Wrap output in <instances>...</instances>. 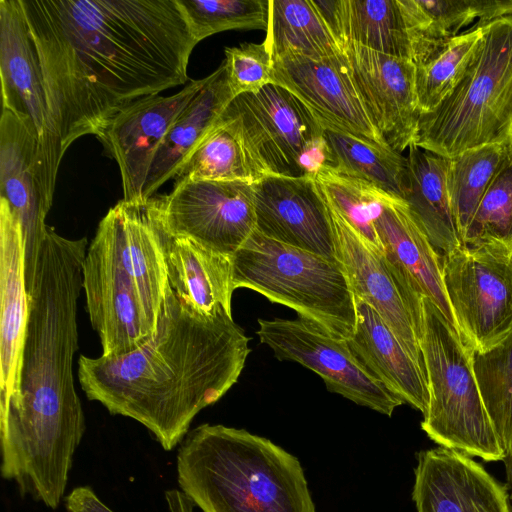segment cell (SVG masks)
Returning <instances> with one entry per match:
<instances>
[{"mask_svg": "<svg viewBox=\"0 0 512 512\" xmlns=\"http://www.w3.org/2000/svg\"><path fill=\"white\" fill-rule=\"evenodd\" d=\"M253 189L259 233L338 260L329 208L314 178L267 175Z\"/></svg>", "mask_w": 512, "mask_h": 512, "instance_id": "cell-18", "label": "cell"}, {"mask_svg": "<svg viewBox=\"0 0 512 512\" xmlns=\"http://www.w3.org/2000/svg\"><path fill=\"white\" fill-rule=\"evenodd\" d=\"M269 0H177L197 43L232 29H267Z\"/></svg>", "mask_w": 512, "mask_h": 512, "instance_id": "cell-36", "label": "cell"}, {"mask_svg": "<svg viewBox=\"0 0 512 512\" xmlns=\"http://www.w3.org/2000/svg\"><path fill=\"white\" fill-rule=\"evenodd\" d=\"M88 246L86 237L69 239L48 226L28 289L20 394L0 408L2 477L52 509L64 496L85 431L73 359Z\"/></svg>", "mask_w": 512, "mask_h": 512, "instance_id": "cell-2", "label": "cell"}, {"mask_svg": "<svg viewBox=\"0 0 512 512\" xmlns=\"http://www.w3.org/2000/svg\"><path fill=\"white\" fill-rule=\"evenodd\" d=\"M165 498L170 512H193L194 504L181 490H169ZM68 512H114L89 487H77L66 498Z\"/></svg>", "mask_w": 512, "mask_h": 512, "instance_id": "cell-40", "label": "cell"}, {"mask_svg": "<svg viewBox=\"0 0 512 512\" xmlns=\"http://www.w3.org/2000/svg\"><path fill=\"white\" fill-rule=\"evenodd\" d=\"M64 156L132 102L188 80L197 42L177 0H20Z\"/></svg>", "mask_w": 512, "mask_h": 512, "instance_id": "cell-1", "label": "cell"}, {"mask_svg": "<svg viewBox=\"0 0 512 512\" xmlns=\"http://www.w3.org/2000/svg\"><path fill=\"white\" fill-rule=\"evenodd\" d=\"M508 143L512 145V132H511L510 139H509Z\"/></svg>", "mask_w": 512, "mask_h": 512, "instance_id": "cell-42", "label": "cell"}, {"mask_svg": "<svg viewBox=\"0 0 512 512\" xmlns=\"http://www.w3.org/2000/svg\"><path fill=\"white\" fill-rule=\"evenodd\" d=\"M442 279L456 329L473 352L512 332V242L485 239L441 255Z\"/></svg>", "mask_w": 512, "mask_h": 512, "instance_id": "cell-8", "label": "cell"}, {"mask_svg": "<svg viewBox=\"0 0 512 512\" xmlns=\"http://www.w3.org/2000/svg\"><path fill=\"white\" fill-rule=\"evenodd\" d=\"M474 375L504 455L512 448V332L498 345L471 351Z\"/></svg>", "mask_w": 512, "mask_h": 512, "instance_id": "cell-35", "label": "cell"}, {"mask_svg": "<svg viewBox=\"0 0 512 512\" xmlns=\"http://www.w3.org/2000/svg\"><path fill=\"white\" fill-rule=\"evenodd\" d=\"M366 113L385 143L401 153L415 143L420 118L413 61L341 44Z\"/></svg>", "mask_w": 512, "mask_h": 512, "instance_id": "cell-15", "label": "cell"}, {"mask_svg": "<svg viewBox=\"0 0 512 512\" xmlns=\"http://www.w3.org/2000/svg\"><path fill=\"white\" fill-rule=\"evenodd\" d=\"M313 3L339 46L352 42L415 63L419 42L415 0H313Z\"/></svg>", "mask_w": 512, "mask_h": 512, "instance_id": "cell-22", "label": "cell"}, {"mask_svg": "<svg viewBox=\"0 0 512 512\" xmlns=\"http://www.w3.org/2000/svg\"><path fill=\"white\" fill-rule=\"evenodd\" d=\"M375 228L390 269L417 321L422 324V302L426 297L455 326L443 285L441 255L406 202L393 198L386 203Z\"/></svg>", "mask_w": 512, "mask_h": 512, "instance_id": "cell-21", "label": "cell"}, {"mask_svg": "<svg viewBox=\"0 0 512 512\" xmlns=\"http://www.w3.org/2000/svg\"><path fill=\"white\" fill-rule=\"evenodd\" d=\"M108 211L115 223L123 261L155 334L159 315L171 286L153 200L122 199Z\"/></svg>", "mask_w": 512, "mask_h": 512, "instance_id": "cell-24", "label": "cell"}, {"mask_svg": "<svg viewBox=\"0 0 512 512\" xmlns=\"http://www.w3.org/2000/svg\"><path fill=\"white\" fill-rule=\"evenodd\" d=\"M482 35L481 27L466 29L426 62L416 66V91L421 114L434 111L452 94L465 75Z\"/></svg>", "mask_w": 512, "mask_h": 512, "instance_id": "cell-34", "label": "cell"}, {"mask_svg": "<svg viewBox=\"0 0 512 512\" xmlns=\"http://www.w3.org/2000/svg\"><path fill=\"white\" fill-rule=\"evenodd\" d=\"M38 136L30 122L2 109L0 120V215L18 223L25 246V279L29 289L48 225L54 191L39 159Z\"/></svg>", "mask_w": 512, "mask_h": 512, "instance_id": "cell-13", "label": "cell"}, {"mask_svg": "<svg viewBox=\"0 0 512 512\" xmlns=\"http://www.w3.org/2000/svg\"><path fill=\"white\" fill-rule=\"evenodd\" d=\"M176 468L181 491L202 512H316L298 459L244 429L194 428Z\"/></svg>", "mask_w": 512, "mask_h": 512, "instance_id": "cell-4", "label": "cell"}, {"mask_svg": "<svg viewBox=\"0 0 512 512\" xmlns=\"http://www.w3.org/2000/svg\"><path fill=\"white\" fill-rule=\"evenodd\" d=\"M157 218L171 235L233 256L256 229L253 184L196 180L153 196Z\"/></svg>", "mask_w": 512, "mask_h": 512, "instance_id": "cell-10", "label": "cell"}, {"mask_svg": "<svg viewBox=\"0 0 512 512\" xmlns=\"http://www.w3.org/2000/svg\"><path fill=\"white\" fill-rule=\"evenodd\" d=\"M205 78L190 81L171 96L138 99L116 113L95 136L120 170L123 199H143L154 155L169 128L200 90Z\"/></svg>", "mask_w": 512, "mask_h": 512, "instance_id": "cell-16", "label": "cell"}, {"mask_svg": "<svg viewBox=\"0 0 512 512\" xmlns=\"http://www.w3.org/2000/svg\"><path fill=\"white\" fill-rule=\"evenodd\" d=\"M506 144L484 145L450 158L447 186L462 241L499 168Z\"/></svg>", "mask_w": 512, "mask_h": 512, "instance_id": "cell-32", "label": "cell"}, {"mask_svg": "<svg viewBox=\"0 0 512 512\" xmlns=\"http://www.w3.org/2000/svg\"><path fill=\"white\" fill-rule=\"evenodd\" d=\"M328 208L336 257L346 272L356 301L370 305L424 369L419 342L422 325L406 301L384 251L362 237L329 205Z\"/></svg>", "mask_w": 512, "mask_h": 512, "instance_id": "cell-19", "label": "cell"}, {"mask_svg": "<svg viewBox=\"0 0 512 512\" xmlns=\"http://www.w3.org/2000/svg\"><path fill=\"white\" fill-rule=\"evenodd\" d=\"M261 343L281 361H294L318 374L329 391L391 416L404 401L384 387L356 358L347 340L310 322L297 319H258Z\"/></svg>", "mask_w": 512, "mask_h": 512, "instance_id": "cell-11", "label": "cell"}, {"mask_svg": "<svg viewBox=\"0 0 512 512\" xmlns=\"http://www.w3.org/2000/svg\"><path fill=\"white\" fill-rule=\"evenodd\" d=\"M324 137L333 169L369 182L403 200L407 183V159L401 153L329 128H324Z\"/></svg>", "mask_w": 512, "mask_h": 512, "instance_id": "cell-31", "label": "cell"}, {"mask_svg": "<svg viewBox=\"0 0 512 512\" xmlns=\"http://www.w3.org/2000/svg\"><path fill=\"white\" fill-rule=\"evenodd\" d=\"M482 28L480 45L458 86L434 111L421 114L415 145L452 158L512 132V15Z\"/></svg>", "mask_w": 512, "mask_h": 512, "instance_id": "cell-5", "label": "cell"}, {"mask_svg": "<svg viewBox=\"0 0 512 512\" xmlns=\"http://www.w3.org/2000/svg\"><path fill=\"white\" fill-rule=\"evenodd\" d=\"M225 67L234 96L257 92L272 83V60L263 43H243L225 49Z\"/></svg>", "mask_w": 512, "mask_h": 512, "instance_id": "cell-39", "label": "cell"}, {"mask_svg": "<svg viewBox=\"0 0 512 512\" xmlns=\"http://www.w3.org/2000/svg\"><path fill=\"white\" fill-rule=\"evenodd\" d=\"M485 239L512 242V145L509 143L463 243Z\"/></svg>", "mask_w": 512, "mask_h": 512, "instance_id": "cell-38", "label": "cell"}, {"mask_svg": "<svg viewBox=\"0 0 512 512\" xmlns=\"http://www.w3.org/2000/svg\"><path fill=\"white\" fill-rule=\"evenodd\" d=\"M407 183L403 200L440 255L461 246L462 238L453 216L447 186L450 158L408 148Z\"/></svg>", "mask_w": 512, "mask_h": 512, "instance_id": "cell-28", "label": "cell"}, {"mask_svg": "<svg viewBox=\"0 0 512 512\" xmlns=\"http://www.w3.org/2000/svg\"><path fill=\"white\" fill-rule=\"evenodd\" d=\"M0 75L2 109L34 127L45 177L55 189L63 155L49 128L41 66L20 0H0Z\"/></svg>", "mask_w": 512, "mask_h": 512, "instance_id": "cell-14", "label": "cell"}, {"mask_svg": "<svg viewBox=\"0 0 512 512\" xmlns=\"http://www.w3.org/2000/svg\"><path fill=\"white\" fill-rule=\"evenodd\" d=\"M228 108L267 175L303 177L301 160L324 127L300 99L270 83L234 97Z\"/></svg>", "mask_w": 512, "mask_h": 512, "instance_id": "cell-12", "label": "cell"}, {"mask_svg": "<svg viewBox=\"0 0 512 512\" xmlns=\"http://www.w3.org/2000/svg\"><path fill=\"white\" fill-rule=\"evenodd\" d=\"M419 49L415 65H421L482 17V0H416Z\"/></svg>", "mask_w": 512, "mask_h": 512, "instance_id": "cell-37", "label": "cell"}, {"mask_svg": "<svg viewBox=\"0 0 512 512\" xmlns=\"http://www.w3.org/2000/svg\"><path fill=\"white\" fill-rule=\"evenodd\" d=\"M264 44L271 60L285 55L324 60L342 52L313 0H269Z\"/></svg>", "mask_w": 512, "mask_h": 512, "instance_id": "cell-30", "label": "cell"}, {"mask_svg": "<svg viewBox=\"0 0 512 512\" xmlns=\"http://www.w3.org/2000/svg\"><path fill=\"white\" fill-rule=\"evenodd\" d=\"M86 309L102 356L130 353L153 335L134 281L123 261L111 213L101 219L83 264Z\"/></svg>", "mask_w": 512, "mask_h": 512, "instance_id": "cell-9", "label": "cell"}, {"mask_svg": "<svg viewBox=\"0 0 512 512\" xmlns=\"http://www.w3.org/2000/svg\"><path fill=\"white\" fill-rule=\"evenodd\" d=\"M272 83L300 99L324 128L390 148L366 113L343 50L324 60L292 55L273 59Z\"/></svg>", "mask_w": 512, "mask_h": 512, "instance_id": "cell-17", "label": "cell"}, {"mask_svg": "<svg viewBox=\"0 0 512 512\" xmlns=\"http://www.w3.org/2000/svg\"><path fill=\"white\" fill-rule=\"evenodd\" d=\"M233 286L248 288L293 309L298 318L349 340L357 303L338 260L272 240L256 229L232 256Z\"/></svg>", "mask_w": 512, "mask_h": 512, "instance_id": "cell-6", "label": "cell"}, {"mask_svg": "<svg viewBox=\"0 0 512 512\" xmlns=\"http://www.w3.org/2000/svg\"><path fill=\"white\" fill-rule=\"evenodd\" d=\"M155 216L171 288L201 313L213 314L220 308L232 313L235 290L232 256L169 234L160 224L156 211Z\"/></svg>", "mask_w": 512, "mask_h": 512, "instance_id": "cell-26", "label": "cell"}, {"mask_svg": "<svg viewBox=\"0 0 512 512\" xmlns=\"http://www.w3.org/2000/svg\"><path fill=\"white\" fill-rule=\"evenodd\" d=\"M502 461L505 464L507 483L506 488L512 501V448L504 455Z\"/></svg>", "mask_w": 512, "mask_h": 512, "instance_id": "cell-41", "label": "cell"}, {"mask_svg": "<svg viewBox=\"0 0 512 512\" xmlns=\"http://www.w3.org/2000/svg\"><path fill=\"white\" fill-rule=\"evenodd\" d=\"M224 61L210 75L181 111L158 147L146 178L143 199L147 200L169 179L219 119L234 99Z\"/></svg>", "mask_w": 512, "mask_h": 512, "instance_id": "cell-27", "label": "cell"}, {"mask_svg": "<svg viewBox=\"0 0 512 512\" xmlns=\"http://www.w3.org/2000/svg\"><path fill=\"white\" fill-rule=\"evenodd\" d=\"M356 303V328L347 340L351 351L384 387L424 416L429 405L424 369L370 305L363 301Z\"/></svg>", "mask_w": 512, "mask_h": 512, "instance_id": "cell-25", "label": "cell"}, {"mask_svg": "<svg viewBox=\"0 0 512 512\" xmlns=\"http://www.w3.org/2000/svg\"><path fill=\"white\" fill-rule=\"evenodd\" d=\"M249 340L226 309L201 313L170 288L155 334L124 355H81L78 380L89 400L139 422L170 451L238 381Z\"/></svg>", "mask_w": 512, "mask_h": 512, "instance_id": "cell-3", "label": "cell"}, {"mask_svg": "<svg viewBox=\"0 0 512 512\" xmlns=\"http://www.w3.org/2000/svg\"><path fill=\"white\" fill-rule=\"evenodd\" d=\"M267 176L228 106L186 158L174 176V185L187 181H245Z\"/></svg>", "mask_w": 512, "mask_h": 512, "instance_id": "cell-29", "label": "cell"}, {"mask_svg": "<svg viewBox=\"0 0 512 512\" xmlns=\"http://www.w3.org/2000/svg\"><path fill=\"white\" fill-rule=\"evenodd\" d=\"M420 349L429 405L422 430L439 446L485 461H500L504 451L483 404L471 350L456 327L423 298Z\"/></svg>", "mask_w": 512, "mask_h": 512, "instance_id": "cell-7", "label": "cell"}, {"mask_svg": "<svg viewBox=\"0 0 512 512\" xmlns=\"http://www.w3.org/2000/svg\"><path fill=\"white\" fill-rule=\"evenodd\" d=\"M0 408L18 399L29 318L21 226L0 215Z\"/></svg>", "mask_w": 512, "mask_h": 512, "instance_id": "cell-23", "label": "cell"}, {"mask_svg": "<svg viewBox=\"0 0 512 512\" xmlns=\"http://www.w3.org/2000/svg\"><path fill=\"white\" fill-rule=\"evenodd\" d=\"M417 512H512L506 486L469 455L438 447L418 453Z\"/></svg>", "mask_w": 512, "mask_h": 512, "instance_id": "cell-20", "label": "cell"}, {"mask_svg": "<svg viewBox=\"0 0 512 512\" xmlns=\"http://www.w3.org/2000/svg\"><path fill=\"white\" fill-rule=\"evenodd\" d=\"M326 203L362 237L382 249L375 221L395 198L369 182L322 168L314 177ZM383 250V249H382Z\"/></svg>", "mask_w": 512, "mask_h": 512, "instance_id": "cell-33", "label": "cell"}]
</instances>
